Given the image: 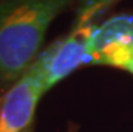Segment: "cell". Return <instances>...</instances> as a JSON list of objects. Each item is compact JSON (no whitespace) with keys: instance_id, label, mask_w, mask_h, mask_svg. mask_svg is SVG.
Wrapping results in <instances>:
<instances>
[{"instance_id":"obj_3","label":"cell","mask_w":133,"mask_h":132,"mask_svg":"<svg viewBox=\"0 0 133 132\" xmlns=\"http://www.w3.org/2000/svg\"><path fill=\"white\" fill-rule=\"evenodd\" d=\"M91 65H108L133 73V16L120 15L94 27Z\"/></svg>"},{"instance_id":"obj_2","label":"cell","mask_w":133,"mask_h":132,"mask_svg":"<svg viewBox=\"0 0 133 132\" xmlns=\"http://www.w3.org/2000/svg\"><path fill=\"white\" fill-rule=\"evenodd\" d=\"M93 30L94 27L89 26V23L78 24L67 36L55 41L39 53L30 67L41 77L47 90L78 67L91 65L90 41Z\"/></svg>"},{"instance_id":"obj_4","label":"cell","mask_w":133,"mask_h":132,"mask_svg":"<svg viewBox=\"0 0 133 132\" xmlns=\"http://www.w3.org/2000/svg\"><path fill=\"white\" fill-rule=\"evenodd\" d=\"M46 92L41 77L28 67L0 98V131L28 132L38 103Z\"/></svg>"},{"instance_id":"obj_1","label":"cell","mask_w":133,"mask_h":132,"mask_svg":"<svg viewBox=\"0 0 133 132\" xmlns=\"http://www.w3.org/2000/svg\"><path fill=\"white\" fill-rule=\"evenodd\" d=\"M74 0H0V85L18 81L39 55L51 22Z\"/></svg>"},{"instance_id":"obj_5","label":"cell","mask_w":133,"mask_h":132,"mask_svg":"<svg viewBox=\"0 0 133 132\" xmlns=\"http://www.w3.org/2000/svg\"><path fill=\"white\" fill-rule=\"evenodd\" d=\"M78 24L88 23L94 15L109 7L110 4L116 3L117 0H78Z\"/></svg>"}]
</instances>
